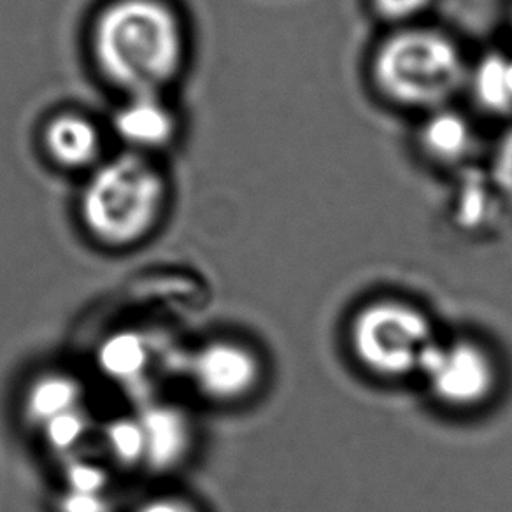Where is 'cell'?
Segmentation results:
<instances>
[{
	"instance_id": "30bf717a",
	"label": "cell",
	"mask_w": 512,
	"mask_h": 512,
	"mask_svg": "<svg viewBox=\"0 0 512 512\" xmlns=\"http://www.w3.org/2000/svg\"><path fill=\"white\" fill-rule=\"evenodd\" d=\"M44 146L51 160L72 171L102 164V134L90 118L76 113L58 114L46 125Z\"/></svg>"
},
{
	"instance_id": "e0dca14e",
	"label": "cell",
	"mask_w": 512,
	"mask_h": 512,
	"mask_svg": "<svg viewBox=\"0 0 512 512\" xmlns=\"http://www.w3.org/2000/svg\"><path fill=\"white\" fill-rule=\"evenodd\" d=\"M46 439L50 442L51 448L57 451H69L76 448L79 442L85 439L88 432V421H86L83 413L76 409L71 413L62 414L58 418L48 421L44 425Z\"/></svg>"
},
{
	"instance_id": "5b68a950",
	"label": "cell",
	"mask_w": 512,
	"mask_h": 512,
	"mask_svg": "<svg viewBox=\"0 0 512 512\" xmlns=\"http://www.w3.org/2000/svg\"><path fill=\"white\" fill-rule=\"evenodd\" d=\"M420 377L441 406L451 411H476L498 390L497 358L481 342L455 337L435 342L421 367Z\"/></svg>"
},
{
	"instance_id": "8fae6325",
	"label": "cell",
	"mask_w": 512,
	"mask_h": 512,
	"mask_svg": "<svg viewBox=\"0 0 512 512\" xmlns=\"http://www.w3.org/2000/svg\"><path fill=\"white\" fill-rule=\"evenodd\" d=\"M139 421L146 441L144 460L151 467L169 469L185 458L190 448V425L178 409L150 407Z\"/></svg>"
},
{
	"instance_id": "3957f363",
	"label": "cell",
	"mask_w": 512,
	"mask_h": 512,
	"mask_svg": "<svg viewBox=\"0 0 512 512\" xmlns=\"http://www.w3.org/2000/svg\"><path fill=\"white\" fill-rule=\"evenodd\" d=\"M167 197L162 172L150 158L123 153L93 169L81 193V218L107 246L141 241L157 225Z\"/></svg>"
},
{
	"instance_id": "9c48e42d",
	"label": "cell",
	"mask_w": 512,
	"mask_h": 512,
	"mask_svg": "<svg viewBox=\"0 0 512 512\" xmlns=\"http://www.w3.org/2000/svg\"><path fill=\"white\" fill-rule=\"evenodd\" d=\"M113 130L130 153L148 157L164 150L178 134V118L162 93L127 95L113 116Z\"/></svg>"
},
{
	"instance_id": "6da1fadb",
	"label": "cell",
	"mask_w": 512,
	"mask_h": 512,
	"mask_svg": "<svg viewBox=\"0 0 512 512\" xmlns=\"http://www.w3.org/2000/svg\"><path fill=\"white\" fill-rule=\"evenodd\" d=\"M470 55L460 37L432 22L386 29L370 48L365 79L379 102L418 118L462 102Z\"/></svg>"
},
{
	"instance_id": "9a60e30c",
	"label": "cell",
	"mask_w": 512,
	"mask_h": 512,
	"mask_svg": "<svg viewBox=\"0 0 512 512\" xmlns=\"http://www.w3.org/2000/svg\"><path fill=\"white\" fill-rule=\"evenodd\" d=\"M365 4L386 30L430 22L437 0H365Z\"/></svg>"
},
{
	"instance_id": "277c9868",
	"label": "cell",
	"mask_w": 512,
	"mask_h": 512,
	"mask_svg": "<svg viewBox=\"0 0 512 512\" xmlns=\"http://www.w3.org/2000/svg\"><path fill=\"white\" fill-rule=\"evenodd\" d=\"M437 341L428 314L409 300H370L349 321L351 355L363 370L379 379L420 376Z\"/></svg>"
},
{
	"instance_id": "d6986e66",
	"label": "cell",
	"mask_w": 512,
	"mask_h": 512,
	"mask_svg": "<svg viewBox=\"0 0 512 512\" xmlns=\"http://www.w3.org/2000/svg\"><path fill=\"white\" fill-rule=\"evenodd\" d=\"M62 512H107L106 498L102 493L71 491L62 498Z\"/></svg>"
},
{
	"instance_id": "44dd1931",
	"label": "cell",
	"mask_w": 512,
	"mask_h": 512,
	"mask_svg": "<svg viewBox=\"0 0 512 512\" xmlns=\"http://www.w3.org/2000/svg\"><path fill=\"white\" fill-rule=\"evenodd\" d=\"M504 23L509 34V43H512V0H505Z\"/></svg>"
},
{
	"instance_id": "ac0fdd59",
	"label": "cell",
	"mask_w": 512,
	"mask_h": 512,
	"mask_svg": "<svg viewBox=\"0 0 512 512\" xmlns=\"http://www.w3.org/2000/svg\"><path fill=\"white\" fill-rule=\"evenodd\" d=\"M71 491L81 493H102L107 484L104 469L90 462H74L65 472Z\"/></svg>"
},
{
	"instance_id": "7c38bea8",
	"label": "cell",
	"mask_w": 512,
	"mask_h": 512,
	"mask_svg": "<svg viewBox=\"0 0 512 512\" xmlns=\"http://www.w3.org/2000/svg\"><path fill=\"white\" fill-rule=\"evenodd\" d=\"M81 400L79 384L67 376H44L30 388L27 409L34 420L46 425L53 418L76 411Z\"/></svg>"
},
{
	"instance_id": "5bb4252c",
	"label": "cell",
	"mask_w": 512,
	"mask_h": 512,
	"mask_svg": "<svg viewBox=\"0 0 512 512\" xmlns=\"http://www.w3.org/2000/svg\"><path fill=\"white\" fill-rule=\"evenodd\" d=\"M483 165L505 211L512 213V123L498 127L497 134L490 137Z\"/></svg>"
},
{
	"instance_id": "ba28073f",
	"label": "cell",
	"mask_w": 512,
	"mask_h": 512,
	"mask_svg": "<svg viewBox=\"0 0 512 512\" xmlns=\"http://www.w3.org/2000/svg\"><path fill=\"white\" fill-rule=\"evenodd\" d=\"M463 100L481 120L512 123V43L488 46L472 55Z\"/></svg>"
},
{
	"instance_id": "4fadbf2b",
	"label": "cell",
	"mask_w": 512,
	"mask_h": 512,
	"mask_svg": "<svg viewBox=\"0 0 512 512\" xmlns=\"http://www.w3.org/2000/svg\"><path fill=\"white\" fill-rule=\"evenodd\" d=\"M148 349L143 339L132 332H120L102 342L99 349L100 369L114 379H130L146 367Z\"/></svg>"
},
{
	"instance_id": "52a82bcc",
	"label": "cell",
	"mask_w": 512,
	"mask_h": 512,
	"mask_svg": "<svg viewBox=\"0 0 512 512\" xmlns=\"http://www.w3.org/2000/svg\"><path fill=\"white\" fill-rule=\"evenodd\" d=\"M264 376L262 358L244 342H211L193 358L195 383L216 402L234 404L253 397Z\"/></svg>"
},
{
	"instance_id": "2e32d148",
	"label": "cell",
	"mask_w": 512,
	"mask_h": 512,
	"mask_svg": "<svg viewBox=\"0 0 512 512\" xmlns=\"http://www.w3.org/2000/svg\"><path fill=\"white\" fill-rule=\"evenodd\" d=\"M106 442L123 463H136L146 456L143 425L139 420H116L106 428Z\"/></svg>"
},
{
	"instance_id": "8992f818",
	"label": "cell",
	"mask_w": 512,
	"mask_h": 512,
	"mask_svg": "<svg viewBox=\"0 0 512 512\" xmlns=\"http://www.w3.org/2000/svg\"><path fill=\"white\" fill-rule=\"evenodd\" d=\"M414 121V153L432 171L453 178L483 164L490 139H484L483 120L467 104L439 107Z\"/></svg>"
},
{
	"instance_id": "ffe728a7",
	"label": "cell",
	"mask_w": 512,
	"mask_h": 512,
	"mask_svg": "<svg viewBox=\"0 0 512 512\" xmlns=\"http://www.w3.org/2000/svg\"><path fill=\"white\" fill-rule=\"evenodd\" d=\"M137 512H199L193 505L179 498H157L144 504Z\"/></svg>"
},
{
	"instance_id": "7a4b0ae2",
	"label": "cell",
	"mask_w": 512,
	"mask_h": 512,
	"mask_svg": "<svg viewBox=\"0 0 512 512\" xmlns=\"http://www.w3.org/2000/svg\"><path fill=\"white\" fill-rule=\"evenodd\" d=\"M100 72L127 95L162 93L186 60V34L164 0H114L93 25Z\"/></svg>"
}]
</instances>
